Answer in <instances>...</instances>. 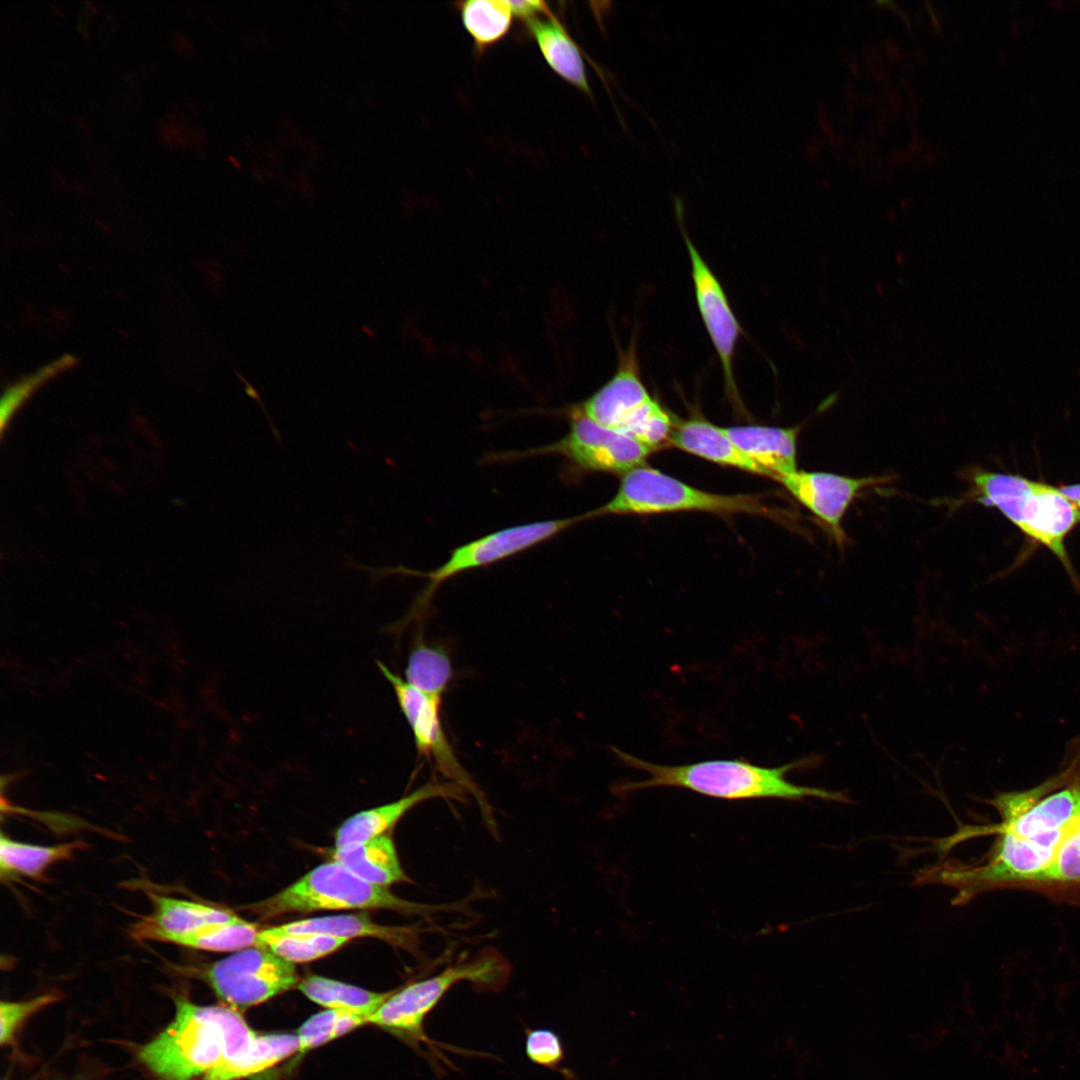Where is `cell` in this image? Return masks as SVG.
Returning a JSON list of instances; mask_svg holds the SVG:
<instances>
[{
	"mask_svg": "<svg viewBox=\"0 0 1080 1080\" xmlns=\"http://www.w3.org/2000/svg\"><path fill=\"white\" fill-rule=\"evenodd\" d=\"M669 442L711 462L769 477L761 466L734 444L723 427L703 418L693 417L675 424Z\"/></svg>",
	"mask_w": 1080,
	"mask_h": 1080,
	"instance_id": "d6986e66",
	"label": "cell"
},
{
	"mask_svg": "<svg viewBox=\"0 0 1080 1080\" xmlns=\"http://www.w3.org/2000/svg\"><path fill=\"white\" fill-rule=\"evenodd\" d=\"M174 1020L139 1051L162 1080H215L253 1045L255 1033L232 1007L201 1006L177 997Z\"/></svg>",
	"mask_w": 1080,
	"mask_h": 1080,
	"instance_id": "7a4b0ae2",
	"label": "cell"
},
{
	"mask_svg": "<svg viewBox=\"0 0 1080 1080\" xmlns=\"http://www.w3.org/2000/svg\"><path fill=\"white\" fill-rule=\"evenodd\" d=\"M215 994L233 1008H247L291 989L294 963L253 946L210 964L203 973Z\"/></svg>",
	"mask_w": 1080,
	"mask_h": 1080,
	"instance_id": "7c38bea8",
	"label": "cell"
},
{
	"mask_svg": "<svg viewBox=\"0 0 1080 1080\" xmlns=\"http://www.w3.org/2000/svg\"><path fill=\"white\" fill-rule=\"evenodd\" d=\"M273 935L321 934L351 939L376 937L410 948L415 934L406 928L379 925L365 914H344L304 919L265 929Z\"/></svg>",
	"mask_w": 1080,
	"mask_h": 1080,
	"instance_id": "ffe728a7",
	"label": "cell"
},
{
	"mask_svg": "<svg viewBox=\"0 0 1080 1080\" xmlns=\"http://www.w3.org/2000/svg\"><path fill=\"white\" fill-rule=\"evenodd\" d=\"M452 674L451 661L444 649L421 639L415 642L405 668V680L410 685L429 695L442 697Z\"/></svg>",
	"mask_w": 1080,
	"mask_h": 1080,
	"instance_id": "4316f807",
	"label": "cell"
},
{
	"mask_svg": "<svg viewBox=\"0 0 1080 1080\" xmlns=\"http://www.w3.org/2000/svg\"><path fill=\"white\" fill-rule=\"evenodd\" d=\"M298 1047L297 1035L258 1034L249 1051L224 1069L215 1080H239L255 1075L287 1058Z\"/></svg>",
	"mask_w": 1080,
	"mask_h": 1080,
	"instance_id": "83f0119b",
	"label": "cell"
},
{
	"mask_svg": "<svg viewBox=\"0 0 1080 1080\" xmlns=\"http://www.w3.org/2000/svg\"><path fill=\"white\" fill-rule=\"evenodd\" d=\"M298 989L319 1005L358 1014L368 1020L391 994L376 993L315 975L301 981Z\"/></svg>",
	"mask_w": 1080,
	"mask_h": 1080,
	"instance_id": "cb8c5ba5",
	"label": "cell"
},
{
	"mask_svg": "<svg viewBox=\"0 0 1080 1080\" xmlns=\"http://www.w3.org/2000/svg\"><path fill=\"white\" fill-rule=\"evenodd\" d=\"M77 359L64 354L58 359L46 364L34 373L24 376L15 383L7 386L0 403V430L3 435L10 421L22 405L47 381L60 373L74 367Z\"/></svg>",
	"mask_w": 1080,
	"mask_h": 1080,
	"instance_id": "f546056e",
	"label": "cell"
},
{
	"mask_svg": "<svg viewBox=\"0 0 1080 1080\" xmlns=\"http://www.w3.org/2000/svg\"><path fill=\"white\" fill-rule=\"evenodd\" d=\"M512 9L514 17L521 20L524 25L542 15L550 13L552 10L543 1H508Z\"/></svg>",
	"mask_w": 1080,
	"mask_h": 1080,
	"instance_id": "836d02e7",
	"label": "cell"
},
{
	"mask_svg": "<svg viewBox=\"0 0 1080 1080\" xmlns=\"http://www.w3.org/2000/svg\"><path fill=\"white\" fill-rule=\"evenodd\" d=\"M582 520H585L583 514L503 528L454 548L449 558L432 571L397 569L428 579L426 587L410 609L409 619H416L427 611L436 590L445 581L461 573L496 563L530 549Z\"/></svg>",
	"mask_w": 1080,
	"mask_h": 1080,
	"instance_id": "30bf717a",
	"label": "cell"
},
{
	"mask_svg": "<svg viewBox=\"0 0 1080 1080\" xmlns=\"http://www.w3.org/2000/svg\"><path fill=\"white\" fill-rule=\"evenodd\" d=\"M610 429L626 434L655 450L669 442L675 422L645 387L635 343L619 352L614 375L582 402L569 406Z\"/></svg>",
	"mask_w": 1080,
	"mask_h": 1080,
	"instance_id": "8992f818",
	"label": "cell"
},
{
	"mask_svg": "<svg viewBox=\"0 0 1080 1080\" xmlns=\"http://www.w3.org/2000/svg\"><path fill=\"white\" fill-rule=\"evenodd\" d=\"M333 859L359 878L375 885L387 887L407 881L394 843L386 834L362 844L335 848Z\"/></svg>",
	"mask_w": 1080,
	"mask_h": 1080,
	"instance_id": "44dd1931",
	"label": "cell"
},
{
	"mask_svg": "<svg viewBox=\"0 0 1080 1080\" xmlns=\"http://www.w3.org/2000/svg\"><path fill=\"white\" fill-rule=\"evenodd\" d=\"M463 792L465 791L453 782H432L396 801L361 811L348 818L339 827L335 838V848L370 841L384 834L414 806L434 798L462 799Z\"/></svg>",
	"mask_w": 1080,
	"mask_h": 1080,
	"instance_id": "2e32d148",
	"label": "cell"
},
{
	"mask_svg": "<svg viewBox=\"0 0 1080 1080\" xmlns=\"http://www.w3.org/2000/svg\"><path fill=\"white\" fill-rule=\"evenodd\" d=\"M377 665L393 688L400 710L411 728L419 756L430 761L450 782L473 795L488 828L494 832L496 823L492 808L458 760L445 734L441 721V697L413 687L382 662L377 661Z\"/></svg>",
	"mask_w": 1080,
	"mask_h": 1080,
	"instance_id": "8fae6325",
	"label": "cell"
},
{
	"mask_svg": "<svg viewBox=\"0 0 1080 1080\" xmlns=\"http://www.w3.org/2000/svg\"><path fill=\"white\" fill-rule=\"evenodd\" d=\"M525 26L551 70L592 99L582 50L553 12Z\"/></svg>",
	"mask_w": 1080,
	"mask_h": 1080,
	"instance_id": "ac0fdd59",
	"label": "cell"
},
{
	"mask_svg": "<svg viewBox=\"0 0 1080 1080\" xmlns=\"http://www.w3.org/2000/svg\"><path fill=\"white\" fill-rule=\"evenodd\" d=\"M349 939L321 934L273 935L260 930L256 946L271 950L291 963H302L326 956L345 945Z\"/></svg>",
	"mask_w": 1080,
	"mask_h": 1080,
	"instance_id": "f1b7e54d",
	"label": "cell"
},
{
	"mask_svg": "<svg viewBox=\"0 0 1080 1080\" xmlns=\"http://www.w3.org/2000/svg\"><path fill=\"white\" fill-rule=\"evenodd\" d=\"M680 511L726 515L769 514L757 495L707 492L658 469L643 465L623 475L616 494L603 506L585 513V518L607 514L650 515Z\"/></svg>",
	"mask_w": 1080,
	"mask_h": 1080,
	"instance_id": "52a82bcc",
	"label": "cell"
},
{
	"mask_svg": "<svg viewBox=\"0 0 1080 1080\" xmlns=\"http://www.w3.org/2000/svg\"><path fill=\"white\" fill-rule=\"evenodd\" d=\"M258 932L254 924L237 917L175 936L168 943L213 952H236L256 946Z\"/></svg>",
	"mask_w": 1080,
	"mask_h": 1080,
	"instance_id": "484cf974",
	"label": "cell"
},
{
	"mask_svg": "<svg viewBox=\"0 0 1080 1080\" xmlns=\"http://www.w3.org/2000/svg\"><path fill=\"white\" fill-rule=\"evenodd\" d=\"M368 1022L364 1016L328 1009L311 1016L298 1030V1051L304 1053Z\"/></svg>",
	"mask_w": 1080,
	"mask_h": 1080,
	"instance_id": "4dcf8cb0",
	"label": "cell"
},
{
	"mask_svg": "<svg viewBox=\"0 0 1080 1080\" xmlns=\"http://www.w3.org/2000/svg\"><path fill=\"white\" fill-rule=\"evenodd\" d=\"M371 908L425 915L447 910L450 905H426L401 899L387 887L359 878L334 860L317 866L282 891L250 907L261 918L292 912Z\"/></svg>",
	"mask_w": 1080,
	"mask_h": 1080,
	"instance_id": "5b68a950",
	"label": "cell"
},
{
	"mask_svg": "<svg viewBox=\"0 0 1080 1080\" xmlns=\"http://www.w3.org/2000/svg\"><path fill=\"white\" fill-rule=\"evenodd\" d=\"M970 480L977 502L997 508L1026 536L1048 548L1076 579L1065 539L1080 523V508L1057 487L1019 475L976 469Z\"/></svg>",
	"mask_w": 1080,
	"mask_h": 1080,
	"instance_id": "277c9868",
	"label": "cell"
},
{
	"mask_svg": "<svg viewBox=\"0 0 1080 1080\" xmlns=\"http://www.w3.org/2000/svg\"><path fill=\"white\" fill-rule=\"evenodd\" d=\"M618 759L627 767L642 771L648 777L625 781L617 786L623 795L655 787H676L695 793L725 799H785L801 801L814 797L835 802H848L841 792L818 787L799 786L787 780L792 770L813 766L817 756L806 757L781 766L765 767L744 759H716L682 765L652 763L612 747Z\"/></svg>",
	"mask_w": 1080,
	"mask_h": 1080,
	"instance_id": "3957f363",
	"label": "cell"
},
{
	"mask_svg": "<svg viewBox=\"0 0 1080 1080\" xmlns=\"http://www.w3.org/2000/svg\"><path fill=\"white\" fill-rule=\"evenodd\" d=\"M508 976L509 967L501 957L484 954L392 992L368 1022L415 1040H425L426 1016L454 985L468 981L481 990H497Z\"/></svg>",
	"mask_w": 1080,
	"mask_h": 1080,
	"instance_id": "ba28073f",
	"label": "cell"
},
{
	"mask_svg": "<svg viewBox=\"0 0 1080 1080\" xmlns=\"http://www.w3.org/2000/svg\"><path fill=\"white\" fill-rule=\"evenodd\" d=\"M525 1052L532 1062L549 1069H557L564 1059L560 1036L548 1028L526 1030Z\"/></svg>",
	"mask_w": 1080,
	"mask_h": 1080,
	"instance_id": "1f68e13d",
	"label": "cell"
},
{
	"mask_svg": "<svg viewBox=\"0 0 1080 1080\" xmlns=\"http://www.w3.org/2000/svg\"><path fill=\"white\" fill-rule=\"evenodd\" d=\"M58 1000L56 993H47L20 1002L0 1003V1043L8 1044L18 1027L30 1015Z\"/></svg>",
	"mask_w": 1080,
	"mask_h": 1080,
	"instance_id": "d6a6232c",
	"label": "cell"
},
{
	"mask_svg": "<svg viewBox=\"0 0 1080 1080\" xmlns=\"http://www.w3.org/2000/svg\"><path fill=\"white\" fill-rule=\"evenodd\" d=\"M1034 890L1055 899L1080 897V813Z\"/></svg>",
	"mask_w": 1080,
	"mask_h": 1080,
	"instance_id": "d4e9b609",
	"label": "cell"
},
{
	"mask_svg": "<svg viewBox=\"0 0 1080 1080\" xmlns=\"http://www.w3.org/2000/svg\"><path fill=\"white\" fill-rule=\"evenodd\" d=\"M1060 493L1080 508V483L1057 487Z\"/></svg>",
	"mask_w": 1080,
	"mask_h": 1080,
	"instance_id": "e575fe53",
	"label": "cell"
},
{
	"mask_svg": "<svg viewBox=\"0 0 1080 1080\" xmlns=\"http://www.w3.org/2000/svg\"><path fill=\"white\" fill-rule=\"evenodd\" d=\"M727 436L770 478H780L797 470V437L800 426L772 427L745 425L723 427Z\"/></svg>",
	"mask_w": 1080,
	"mask_h": 1080,
	"instance_id": "e0dca14e",
	"label": "cell"
},
{
	"mask_svg": "<svg viewBox=\"0 0 1080 1080\" xmlns=\"http://www.w3.org/2000/svg\"><path fill=\"white\" fill-rule=\"evenodd\" d=\"M569 430L559 440L523 451L497 453L493 461L544 455L561 456L570 474L605 472L621 474L643 466L654 451L634 438L605 427L589 417L565 409Z\"/></svg>",
	"mask_w": 1080,
	"mask_h": 1080,
	"instance_id": "9c48e42d",
	"label": "cell"
},
{
	"mask_svg": "<svg viewBox=\"0 0 1080 1080\" xmlns=\"http://www.w3.org/2000/svg\"><path fill=\"white\" fill-rule=\"evenodd\" d=\"M149 897L153 903L152 913L135 922L130 929L132 937L137 940L168 943L175 936L238 917L228 911L187 899L155 893H150Z\"/></svg>",
	"mask_w": 1080,
	"mask_h": 1080,
	"instance_id": "9a60e30c",
	"label": "cell"
},
{
	"mask_svg": "<svg viewBox=\"0 0 1080 1080\" xmlns=\"http://www.w3.org/2000/svg\"><path fill=\"white\" fill-rule=\"evenodd\" d=\"M674 207L690 259L697 308L720 361L727 393L737 400L738 391L733 371V360L742 329L719 279L708 266L685 230L683 225V203L680 198H674Z\"/></svg>",
	"mask_w": 1080,
	"mask_h": 1080,
	"instance_id": "4fadbf2b",
	"label": "cell"
},
{
	"mask_svg": "<svg viewBox=\"0 0 1080 1080\" xmlns=\"http://www.w3.org/2000/svg\"><path fill=\"white\" fill-rule=\"evenodd\" d=\"M462 24L482 55L510 32L514 14L508 1L468 0L456 3Z\"/></svg>",
	"mask_w": 1080,
	"mask_h": 1080,
	"instance_id": "603a6c76",
	"label": "cell"
},
{
	"mask_svg": "<svg viewBox=\"0 0 1080 1080\" xmlns=\"http://www.w3.org/2000/svg\"><path fill=\"white\" fill-rule=\"evenodd\" d=\"M991 804L1000 822L982 861L932 866L919 874L918 883L955 888L954 905L995 889L1034 890L1080 813V775L1065 773L1029 790L1001 793Z\"/></svg>",
	"mask_w": 1080,
	"mask_h": 1080,
	"instance_id": "6da1fadb",
	"label": "cell"
},
{
	"mask_svg": "<svg viewBox=\"0 0 1080 1080\" xmlns=\"http://www.w3.org/2000/svg\"><path fill=\"white\" fill-rule=\"evenodd\" d=\"M887 476L850 477L829 472L796 470L778 480L785 489L822 521L834 541L843 545L842 519L862 490L886 483Z\"/></svg>",
	"mask_w": 1080,
	"mask_h": 1080,
	"instance_id": "5bb4252c",
	"label": "cell"
},
{
	"mask_svg": "<svg viewBox=\"0 0 1080 1080\" xmlns=\"http://www.w3.org/2000/svg\"><path fill=\"white\" fill-rule=\"evenodd\" d=\"M81 841L56 845H36L15 841L4 833L0 837V871L2 879L25 876L39 879L52 864L67 860L79 849Z\"/></svg>",
	"mask_w": 1080,
	"mask_h": 1080,
	"instance_id": "7402d4cb",
	"label": "cell"
}]
</instances>
